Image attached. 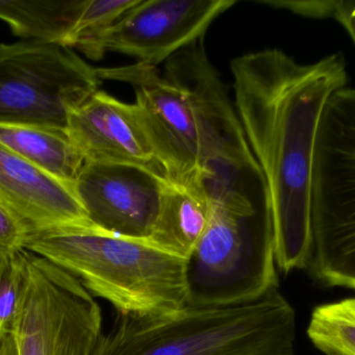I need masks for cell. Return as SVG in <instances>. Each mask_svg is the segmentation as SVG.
<instances>
[{
	"instance_id": "cell-1",
	"label": "cell",
	"mask_w": 355,
	"mask_h": 355,
	"mask_svg": "<svg viewBox=\"0 0 355 355\" xmlns=\"http://www.w3.org/2000/svg\"><path fill=\"white\" fill-rule=\"evenodd\" d=\"M231 71L234 106L266 185L277 267L306 270L317 135L331 96L349 81L345 58L336 52L304 65L265 49L234 58Z\"/></svg>"
},
{
	"instance_id": "cell-2",
	"label": "cell",
	"mask_w": 355,
	"mask_h": 355,
	"mask_svg": "<svg viewBox=\"0 0 355 355\" xmlns=\"http://www.w3.org/2000/svg\"><path fill=\"white\" fill-rule=\"evenodd\" d=\"M24 249L78 279L118 316L152 319L188 306L186 260L96 227L28 235Z\"/></svg>"
},
{
	"instance_id": "cell-3",
	"label": "cell",
	"mask_w": 355,
	"mask_h": 355,
	"mask_svg": "<svg viewBox=\"0 0 355 355\" xmlns=\"http://www.w3.org/2000/svg\"><path fill=\"white\" fill-rule=\"evenodd\" d=\"M295 333L294 308L275 289L248 304L118 316L93 355H294Z\"/></svg>"
},
{
	"instance_id": "cell-4",
	"label": "cell",
	"mask_w": 355,
	"mask_h": 355,
	"mask_svg": "<svg viewBox=\"0 0 355 355\" xmlns=\"http://www.w3.org/2000/svg\"><path fill=\"white\" fill-rule=\"evenodd\" d=\"M164 76L183 89L191 104L198 139L194 185L211 206L252 210L269 206L260 167L202 40L172 56Z\"/></svg>"
},
{
	"instance_id": "cell-5",
	"label": "cell",
	"mask_w": 355,
	"mask_h": 355,
	"mask_svg": "<svg viewBox=\"0 0 355 355\" xmlns=\"http://www.w3.org/2000/svg\"><path fill=\"white\" fill-rule=\"evenodd\" d=\"M306 270L324 287L355 290V89L350 88L331 96L317 135Z\"/></svg>"
},
{
	"instance_id": "cell-6",
	"label": "cell",
	"mask_w": 355,
	"mask_h": 355,
	"mask_svg": "<svg viewBox=\"0 0 355 355\" xmlns=\"http://www.w3.org/2000/svg\"><path fill=\"white\" fill-rule=\"evenodd\" d=\"M186 281L193 308L248 304L279 289L270 206L212 208Z\"/></svg>"
},
{
	"instance_id": "cell-7",
	"label": "cell",
	"mask_w": 355,
	"mask_h": 355,
	"mask_svg": "<svg viewBox=\"0 0 355 355\" xmlns=\"http://www.w3.org/2000/svg\"><path fill=\"white\" fill-rule=\"evenodd\" d=\"M97 69L74 50L20 41L0 46V122L66 129L69 114L99 90Z\"/></svg>"
},
{
	"instance_id": "cell-8",
	"label": "cell",
	"mask_w": 355,
	"mask_h": 355,
	"mask_svg": "<svg viewBox=\"0 0 355 355\" xmlns=\"http://www.w3.org/2000/svg\"><path fill=\"white\" fill-rule=\"evenodd\" d=\"M26 286L12 327L17 355H93L102 312L78 279L25 250Z\"/></svg>"
},
{
	"instance_id": "cell-9",
	"label": "cell",
	"mask_w": 355,
	"mask_h": 355,
	"mask_svg": "<svg viewBox=\"0 0 355 355\" xmlns=\"http://www.w3.org/2000/svg\"><path fill=\"white\" fill-rule=\"evenodd\" d=\"M235 0H139L81 50L89 60L106 52L132 56L156 67L202 40L207 29Z\"/></svg>"
},
{
	"instance_id": "cell-10",
	"label": "cell",
	"mask_w": 355,
	"mask_h": 355,
	"mask_svg": "<svg viewBox=\"0 0 355 355\" xmlns=\"http://www.w3.org/2000/svg\"><path fill=\"white\" fill-rule=\"evenodd\" d=\"M100 79L130 83L135 106L158 164L171 183H196L198 139L189 98L176 83L162 76L156 67L137 64L97 69Z\"/></svg>"
},
{
	"instance_id": "cell-11",
	"label": "cell",
	"mask_w": 355,
	"mask_h": 355,
	"mask_svg": "<svg viewBox=\"0 0 355 355\" xmlns=\"http://www.w3.org/2000/svg\"><path fill=\"white\" fill-rule=\"evenodd\" d=\"M168 183L137 166L85 163L73 187L96 229L147 241Z\"/></svg>"
},
{
	"instance_id": "cell-12",
	"label": "cell",
	"mask_w": 355,
	"mask_h": 355,
	"mask_svg": "<svg viewBox=\"0 0 355 355\" xmlns=\"http://www.w3.org/2000/svg\"><path fill=\"white\" fill-rule=\"evenodd\" d=\"M66 131L85 163L137 166L166 179L135 104L98 90L69 114Z\"/></svg>"
},
{
	"instance_id": "cell-13",
	"label": "cell",
	"mask_w": 355,
	"mask_h": 355,
	"mask_svg": "<svg viewBox=\"0 0 355 355\" xmlns=\"http://www.w3.org/2000/svg\"><path fill=\"white\" fill-rule=\"evenodd\" d=\"M0 206L27 231L95 227L74 187L37 168L0 144Z\"/></svg>"
},
{
	"instance_id": "cell-14",
	"label": "cell",
	"mask_w": 355,
	"mask_h": 355,
	"mask_svg": "<svg viewBox=\"0 0 355 355\" xmlns=\"http://www.w3.org/2000/svg\"><path fill=\"white\" fill-rule=\"evenodd\" d=\"M211 212L210 202L196 185L168 181L159 214L145 242L187 261L208 225Z\"/></svg>"
},
{
	"instance_id": "cell-15",
	"label": "cell",
	"mask_w": 355,
	"mask_h": 355,
	"mask_svg": "<svg viewBox=\"0 0 355 355\" xmlns=\"http://www.w3.org/2000/svg\"><path fill=\"white\" fill-rule=\"evenodd\" d=\"M0 144L27 162L74 185L85 160L66 129L28 122H0Z\"/></svg>"
},
{
	"instance_id": "cell-16",
	"label": "cell",
	"mask_w": 355,
	"mask_h": 355,
	"mask_svg": "<svg viewBox=\"0 0 355 355\" xmlns=\"http://www.w3.org/2000/svg\"><path fill=\"white\" fill-rule=\"evenodd\" d=\"M87 0H0V20L22 41L67 47Z\"/></svg>"
},
{
	"instance_id": "cell-17",
	"label": "cell",
	"mask_w": 355,
	"mask_h": 355,
	"mask_svg": "<svg viewBox=\"0 0 355 355\" xmlns=\"http://www.w3.org/2000/svg\"><path fill=\"white\" fill-rule=\"evenodd\" d=\"M306 333L325 355H355V297L316 306Z\"/></svg>"
},
{
	"instance_id": "cell-18",
	"label": "cell",
	"mask_w": 355,
	"mask_h": 355,
	"mask_svg": "<svg viewBox=\"0 0 355 355\" xmlns=\"http://www.w3.org/2000/svg\"><path fill=\"white\" fill-rule=\"evenodd\" d=\"M26 286L25 249L0 260V339L12 333Z\"/></svg>"
},
{
	"instance_id": "cell-19",
	"label": "cell",
	"mask_w": 355,
	"mask_h": 355,
	"mask_svg": "<svg viewBox=\"0 0 355 355\" xmlns=\"http://www.w3.org/2000/svg\"><path fill=\"white\" fill-rule=\"evenodd\" d=\"M27 231L0 206V260L24 249Z\"/></svg>"
},
{
	"instance_id": "cell-20",
	"label": "cell",
	"mask_w": 355,
	"mask_h": 355,
	"mask_svg": "<svg viewBox=\"0 0 355 355\" xmlns=\"http://www.w3.org/2000/svg\"><path fill=\"white\" fill-rule=\"evenodd\" d=\"M316 17L341 23L355 44V0H318Z\"/></svg>"
},
{
	"instance_id": "cell-21",
	"label": "cell",
	"mask_w": 355,
	"mask_h": 355,
	"mask_svg": "<svg viewBox=\"0 0 355 355\" xmlns=\"http://www.w3.org/2000/svg\"><path fill=\"white\" fill-rule=\"evenodd\" d=\"M0 355H17L16 345L12 333L0 339Z\"/></svg>"
},
{
	"instance_id": "cell-22",
	"label": "cell",
	"mask_w": 355,
	"mask_h": 355,
	"mask_svg": "<svg viewBox=\"0 0 355 355\" xmlns=\"http://www.w3.org/2000/svg\"><path fill=\"white\" fill-rule=\"evenodd\" d=\"M0 46H1V44H0Z\"/></svg>"
}]
</instances>
